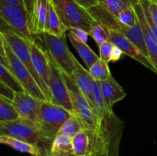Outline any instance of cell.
<instances>
[{
    "mask_svg": "<svg viewBox=\"0 0 157 156\" xmlns=\"http://www.w3.org/2000/svg\"><path fill=\"white\" fill-rule=\"evenodd\" d=\"M98 116L99 124L97 129L86 130L90 137V156H120L124 122L106 106L98 111Z\"/></svg>",
    "mask_w": 157,
    "mask_h": 156,
    "instance_id": "1",
    "label": "cell"
},
{
    "mask_svg": "<svg viewBox=\"0 0 157 156\" xmlns=\"http://www.w3.org/2000/svg\"><path fill=\"white\" fill-rule=\"evenodd\" d=\"M71 115L66 109L49 101L40 102L36 124L41 136L43 156L58 136L61 125Z\"/></svg>",
    "mask_w": 157,
    "mask_h": 156,
    "instance_id": "2",
    "label": "cell"
},
{
    "mask_svg": "<svg viewBox=\"0 0 157 156\" xmlns=\"http://www.w3.org/2000/svg\"><path fill=\"white\" fill-rule=\"evenodd\" d=\"M87 10L98 22L106 26L110 30L125 35L140 49L141 51L146 56L150 58L147 46L145 44V41H144V32H143L139 21L132 27L126 25V24L121 23L114 15H112L110 12L106 10L104 7H102L99 4L90 8Z\"/></svg>",
    "mask_w": 157,
    "mask_h": 156,
    "instance_id": "3",
    "label": "cell"
},
{
    "mask_svg": "<svg viewBox=\"0 0 157 156\" xmlns=\"http://www.w3.org/2000/svg\"><path fill=\"white\" fill-rule=\"evenodd\" d=\"M61 21L68 30L79 28L90 34L95 21L88 10L75 0H50Z\"/></svg>",
    "mask_w": 157,
    "mask_h": 156,
    "instance_id": "4",
    "label": "cell"
},
{
    "mask_svg": "<svg viewBox=\"0 0 157 156\" xmlns=\"http://www.w3.org/2000/svg\"><path fill=\"white\" fill-rule=\"evenodd\" d=\"M1 28L8 29L25 39L35 41L32 32L30 18L24 6L0 4Z\"/></svg>",
    "mask_w": 157,
    "mask_h": 156,
    "instance_id": "5",
    "label": "cell"
},
{
    "mask_svg": "<svg viewBox=\"0 0 157 156\" xmlns=\"http://www.w3.org/2000/svg\"><path fill=\"white\" fill-rule=\"evenodd\" d=\"M40 35L44 41V49L50 53L60 69L71 77L78 61L69 49L66 35L55 36L44 32Z\"/></svg>",
    "mask_w": 157,
    "mask_h": 156,
    "instance_id": "6",
    "label": "cell"
},
{
    "mask_svg": "<svg viewBox=\"0 0 157 156\" xmlns=\"http://www.w3.org/2000/svg\"><path fill=\"white\" fill-rule=\"evenodd\" d=\"M63 77L67 85V90L70 93L71 99L73 106L74 114L80 119L84 125V128L87 131L96 130L99 124V118L94 113L90 107L88 101L80 90L73 78L69 76L61 70Z\"/></svg>",
    "mask_w": 157,
    "mask_h": 156,
    "instance_id": "7",
    "label": "cell"
},
{
    "mask_svg": "<svg viewBox=\"0 0 157 156\" xmlns=\"http://www.w3.org/2000/svg\"><path fill=\"white\" fill-rule=\"evenodd\" d=\"M49 65L48 91L50 102L68 110L71 114L75 113L70 93L63 77L61 70L56 61L46 49Z\"/></svg>",
    "mask_w": 157,
    "mask_h": 156,
    "instance_id": "8",
    "label": "cell"
},
{
    "mask_svg": "<svg viewBox=\"0 0 157 156\" xmlns=\"http://www.w3.org/2000/svg\"><path fill=\"white\" fill-rule=\"evenodd\" d=\"M0 135L11 136L36 145L43 152L41 136L35 122L21 117L12 122H0Z\"/></svg>",
    "mask_w": 157,
    "mask_h": 156,
    "instance_id": "9",
    "label": "cell"
},
{
    "mask_svg": "<svg viewBox=\"0 0 157 156\" xmlns=\"http://www.w3.org/2000/svg\"><path fill=\"white\" fill-rule=\"evenodd\" d=\"M0 34L3 35L7 44H9L14 54L16 55L17 58L29 69L30 73H32L36 82L38 83V86L41 87L42 91L44 92V95L48 99V96L44 86H43L42 82H41L38 73L34 67L33 63H32V54H31V43H32V41L25 39L23 37L20 36V35H17V34L14 33L13 32L8 30V29L0 28Z\"/></svg>",
    "mask_w": 157,
    "mask_h": 156,
    "instance_id": "10",
    "label": "cell"
},
{
    "mask_svg": "<svg viewBox=\"0 0 157 156\" xmlns=\"http://www.w3.org/2000/svg\"><path fill=\"white\" fill-rule=\"evenodd\" d=\"M3 38H4V37H3ZM4 41L5 48H6V54H7L8 58H9V63H10L11 70L15 74L17 79L19 80V82L21 83L25 92L29 93V94L32 95L33 97H35L38 100L48 101L44 92L42 91L41 87L38 86V83L36 82L34 76L30 73L29 69L17 58L16 55L14 54L9 44H7L5 38Z\"/></svg>",
    "mask_w": 157,
    "mask_h": 156,
    "instance_id": "11",
    "label": "cell"
},
{
    "mask_svg": "<svg viewBox=\"0 0 157 156\" xmlns=\"http://www.w3.org/2000/svg\"><path fill=\"white\" fill-rule=\"evenodd\" d=\"M109 41H110L114 46L119 47L124 54L127 55L135 61H138L141 64H143L144 67H147L149 70H152L156 73V68L153 66L150 58L146 56L141 51L140 49L134 43L132 42L128 38H127L125 35L110 30Z\"/></svg>",
    "mask_w": 157,
    "mask_h": 156,
    "instance_id": "12",
    "label": "cell"
},
{
    "mask_svg": "<svg viewBox=\"0 0 157 156\" xmlns=\"http://www.w3.org/2000/svg\"><path fill=\"white\" fill-rule=\"evenodd\" d=\"M31 54H32V60L34 67L42 82L44 90L46 91V94H47L48 99L50 102L48 91L49 65L47 53L45 50L43 49L36 42V41H33L31 43Z\"/></svg>",
    "mask_w": 157,
    "mask_h": 156,
    "instance_id": "13",
    "label": "cell"
},
{
    "mask_svg": "<svg viewBox=\"0 0 157 156\" xmlns=\"http://www.w3.org/2000/svg\"><path fill=\"white\" fill-rule=\"evenodd\" d=\"M40 102L41 101L25 91L23 93H15V98L12 102L21 118L36 123Z\"/></svg>",
    "mask_w": 157,
    "mask_h": 156,
    "instance_id": "14",
    "label": "cell"
},
{
    "mask_svg": "<svg viewBox=\"0 0 157 156\" xmlns=\"http://www.w3.org/2000/svg\"><path fill=\"white\" fill-rule=\"evenodd\" d=\"M71 77L75 81L78 87H79L80 90L82 92L84 96L88 101L93 111L97 115L96 108H95L94 105V80L90 74L89 70L84 68L78 61Z\"/></svg>",
    "mask_w": 157,
    "mask_h": 156,
    "instance_id": "15",
    "label": "cell"
},
{
    "mask_svg": "<svg viewBox=\"0 0 157 156\" xmlns=\"http://www.w3.org/2000/svg\"><path fill=\"white\" fill-rule=\"evenodd\" d=\"M98 82L104 102L108 110H113V106L127 96L123 87L113 77Z\"/></svg>",
    "mask_w": 157,
    "mask_h": 156,
    "instance_id": "16",
    "label": "cell"
},
{
    "mask_svg": "<svg viewBox=\"0 0 157 156\" xmlns=\"http://www.w3.org/2000/svg\"><path fill=\"white\" fill-rule=\"evenodd\" d=\"M134 8L136 9V14H137L141 28L144 32V41H145V44L147 46V50H148L149 57H150L153 66L156 68L157 74V41L150 31V27H149L148 22L146 19L144 9H143L140 0L138 2L134 5Z\"/></svg>",
    "mask_w": 157,
    "mask_h": 156,
    "instance_id": "17",
    "label": "cell"
},
{
    "mask_svg": "<svg viewBox=\"0 0 157 156\" xmlns=\"http://www.w3.org/2000/svg\"><path fill=\"white\" fill-rule=\"evenodd\" d=\"M50 0H36L34 5L33 12L30 18V25L34 36L45 32L46 21Z\"/></svg>",
    "mask_w": 157,
    "mask_h": 156,
    "instance_id": "18",
    "label": "cell"
},
{
    "mask_svg": "<svg viewBox=\"0 0 157 156\" xmlns=\"http://www.w3.org/2000/svg\"><path fill=\"white\" fill-rule=\"evenodd\" d=\"M74 155L72 139L58 134L44 156H72Z\"/></svg>",
    "mask_w": 157,
    "mask_h": 156,
    "instance_id": "19",
    "label": "cell"
},
{
    "mask_svg": "<svg viewBox=\"0 0 157 156\" xmlns=\"http://www.w3.org/2000/svg\"><path fill=\"white\" fill-rule=\"evenodd\" d=\"M0 142L19 152L27 153L32 156H43V152L39 147L11 136L0 135Z\"/></svg>",
    "mask_w": 157,
    "mask_h": 156,
    "instance_id": "20",
    "label": "cell"
},
{
    "mask_svg": "<svg viewBox=\"0 0 157 156\" xmlns=\"http://www.w3.org/2000/svg\"><path fill=\"white\" fill-rule=\"evenodd\" d=\"M67 38H69L71 43L74 46L75 50H77L79 56L81 57V60L84 61V64H85L87 68H90L99 59L100 57H98L94 53V51L89 47L87 43H84L78 40L73 35H71L69 32L67 34Z\"/></svg>",
    "mask_w": 157,
    "mask_h": 156,
    "instance_id": "21",
    "label": "cell"
},
{
    "mask_svg": "<svg viewBox=\"0 0 157 156\" xmlns=\"http://www.w3.org/2000/svg\"><path fill=\"white\" fill-rule=\"evenodd\" d=\"M68 30L67 28L61 21L58 16L52 2L49 3L47 21H46L45 32L55 35V36H62L65 35L66 32Z\"/></svg>",
    "mask_w": 157,
    "mask_h": 156,
    "instance_id": "22",
    "label": "cell"
},
{
    "mask_svg": "<svg viewBox=\"0 0 157 156\" xmlns=\"http://www.w3.org/2000/svg\"><path fill=\"white\" fill-rule=\"evenodd\" d=\"M72 145L75 156H90V137L85 129L81 130L72 138Z\"/></svg>",
    "mask_w": 157,
    "mask_h": 156,
    "instance_id": "23",
    "label": "cell"
},
{
    "mask_svg": "<svg viewBox=\"0 0 157 156\" xmlns=\"http://www.w3.org/2000/svg\"><path fill=\"white\" fill-rule=\"evenodd\" d=\"M98 4L104 7L106 10L117 17L120 12L127 7L133 6L139 0H97Z\"/></svg>",
    "mask_w": 157,
    "mask_h": 156,
    "instance_id": "24",
    "label": "cell"
},
{
    "mask_svg": "<svg viewBox=\"0 0 157 156\" xmlns=\"http://www.w3.org/2000/svg\"><path fill=\"white\" fill-rule=\"evenodd\" d=\"M83 129H84V125L79 118L75 114H72L61 125L58 134L63 135V136H67L72 139L75 135L78 134Z\"/></svg>",
    "mask_w": 157,
    "mask_h": 156,
    "instance_id": "25",
    "label": "cell"
},
{
    "mask_svg": "<svg viewBox=\"0 0 157 156\" xmlns=\"http://www.w3.org/2000/svg\"><path fill=\"white\" fill-rule=\"evenodd\" d=\"M0 82L10 87L15 93L25 92L24 87L15 76L12 70L0 64Z\"/></svg>",
    "mask_w": 157,
    "mask_h": 156,
    "instance_id": "26",
    "label": "cell"
},
{
    "mask_svg": "<svg viewBox=\"0 0 157 156\" xmlns=\"http://www.w3.org/2000/svg\"><path fill=\"white\" fill-rule=\"evenodd\" d=\"M90 74L96 81H102L113 77L109 68L108 63L99 59L88 69Z\"/></svg>",
    "mask_w": 157,
    "mask_h": 156,
    "instance_id": "27",
    "label": "cell"
},
{
    "mask_svg": "<svg viewBox=\"0 0 157 156\" xmlns=\"http://www.w3.org/2000/svg\"><path fill=\"white\" fill-rule=\"evenodd\" d=\"M21 118L11 101L0 96V122H12Z\"/></svg>",
    "mask_w": 157,
    "mask_h": 156,
    "instance_id": "28",
    "label": "cell"
},
{
    "mask_svg": "<svg viewBox=\"0 0 157 156\" xmlns=\"http://www.w3.org/2000/svg\"><path fill=\"white\" fill-rule=\"evenodd\" d=\"M89 35L92 37L97 44L99 46L105 41H109L110 29L95 20L92 24L91 30Z\"/></svg>",
    "mask_w": 157,
    "mask_h": 156,
    "instance_id": "29",
    "label": "cell"
},
{
    "mask_svg": "<svg viewBox=\"0 0 157 156\" xmlns=\"http://www.w3.org/2000/svg\"><path fill=\"white\" fill-rule=\"evenodd\" d=\"M117 18L121 23L127 26H130V27L135 25L139 21L137 14H136V9L134 8V5L121 11Z\"/></svg>",
    "mask_w": 157,
    "mask_h": 156,
    "instance_id": "30",
    "label": "cell"
},
{
    "mask_svg": "<svg viewBox=\"0 0 157 156\" xmlns=\"http://www.w3.org/2000/svg\"><path fill=\"white\" fill-rule=\"evenodd\" d=\"M98 47H99L100 50V58L107 63L110 62L112 50L114 45L110 41H107L101 44Z\"/></svg>",
    "mask_w": 157,
    "mask_h": 156,
    "instance_id": "31",
    "label": "cell"
},
{
    "mask_svg": "<svg viewBox=\"0 0 157 156\" xmlns=\"http://www.w3.org/2000/svg\"><path fill=\"white\" fill-rule=\"evenodd\" d=\"M69 33L71 35H73L75 38H77L79 41H82L84 43H87V38H88L89 35L88 32L83 29L79 28H75L69 30Z\"/></svg>",
    "mask_w": 157,
    "mask_h": 156,
    "instance_id": "32",
    "label": "cell"
},
{
    "mask_svg": "<svg viewBox=\"0 0 157 156\" xmlns=\"http://www.w3.org/2000/svg\"><path fill=\"white\" fill-rule=\"evenodd\" d=\"M15 92L12 90L10 87H7L4 84L0 82V96L4 97L5 99L12 102L15 98Z\"/></svg>",
    "mask_w": 157,
    "mask_h": 156,
    "instance_id": "33",
    "label": "cell"
},
{
    "mask_svg": "<svg viewBox=\"0 0 157 156\" xmlns=\"http://www.w3.org/2000/svg\"><path fill=\"white\" fill-rule=\"evenodd\" d=\"M147 2L149 11H150V15H151L152 19H153L155 25L157 28V2L150 1V0H147Z\"/></svg>",
    "mask_w": 157,
    "mask_h": 156,
    "instance_id": "34",
    "label": "cell"
},
{
    "mask_svg": "<svg viewBox=\"0 0 157 156\" xmlns=\"http://www.w3.org/2000/svg\"><path fill=\"white\" fill-rule=\"evenodd\" d=\"M123 54H124V53H123L122 50H121L119 47L114 46L113 48V50H112L110 61H112V62H116V61H118L121 58H122Z\"/></svg>",
    "mask_w": 157,
    "mask_h": 156,
    "instance_id": "35",
    "label": "cell"
},
{
    "mask_svg": "<svg viewBox=\"0 0 157 156\" xmlns=\"http://www.w3.org/2000/svg\"><path fill=\"white\" fill-rule=\"evenodd\" d=\"M75 1L79 3L81 6H83L86 9H89L90 8L98 5L97 0H75Z\"/></svg>",
    "mask_w": 157,
    "mask_h": 156,
    "instance_id": "36",
    "label": "cell"
},
{
    "mask_svg": "<svg viewBox=\"0 0 157 156\" xmlns=\"http://www.w3.org/2000/svg\"><path fill=\"white\" fill-rule=\"evenodd\" d=\"M35 1H36V0H23L24 7L27 13L29 14V18H31V15H32V12H33V8Z\"/></svg>",
    "mask_w": 157,
    "mask_h": 156,
    "instance_id": "37",
    "label": "cell"
},
{
    "mask_svg": "<svg viewBox=\"0 0 157 156\" xmlns=\"http://www.w3.org/2000/svg\"><path fill=\"white\" fill-rule=\"evenodd\" d=\"M0 4L18 5V6H24L23 0H0Z\"/></svg>",
    "mask_w": 157,
    "mask_h": 156,
    "instance_id": "38",
    "label": "cell"
},
{
    "mask_svg": "<svg viewBox=\"0 0 157 156\" xmlns=\"http://www.w3.org/2000/svg\"><path fill=\"white\" fill-rule=\"evenodd\" d=\"M150 1H153V2H157V0H150Z\"/></svg>",
    "mask_w": 157,
    "mask_h": 156,
    "instance_id": "39",
    "label": "cell"
},
{
    "mask_svg": "<svg viewBox=\"0 0 157 156\" xmlns=\"http://www.w3.org/2000/svg\"><path fill=\"white\" fill-rule=\"evenodd\" d=\"M72 156H75V155H72Z\"/></svg>",
    "mask_w": 157,
    "mask_h": 156,
    "instance_id": "40",
    "label": "cell"
}]
</instances>
